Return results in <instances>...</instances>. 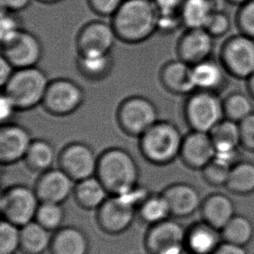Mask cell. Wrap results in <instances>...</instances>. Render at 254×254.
Listing matches in <instances>:
<instances>
[{
  "mask_svg": "<svg viewBox=\"0 0 254 254\" xmlns=\"http://www.w3.org/2000/svg\"><path fill=\"white\" fill-rule=\"evenodd\" d=\"M158 17L154 0H124L110 24L118 40L138 45L157 32Z\"/></svg>",
  "mask_w": 254,
  "mask_h": 254,
  "instance_id": "obj_1",
  "label": "cell"
},
{
  "mask_svg": "<svg viewBox=\"0 0 254 254\" xmlns=\"http://www.w3.org/2000/svg\"><path fill=\"white\" fill-rule=\"evenodd\" d=\"M96 176L110 195H117L139 183L140 170L134 156L122 148H110L99 155Z\"/></svg>",
  "mask_w": 254,
  "mask_h": 254,
  "instance_id": "obj_2",
  "label": "cell"
},
{
  "mask_svg": "<svg viewBox=\"0 0 254 254\" xmlns=\"http://www.w3.org/2000/svg\"><path fill=\"white\" fill-rule=\"evenodd\" d=\"M183 138L175 124L160 120L139 138L140 151L151 164L169 165L180 157Z\"/></svg>",
  "mask_w": 254,
  "mask_h": 254,
  "instance_id": "obj_3",
  "label": "cell"
},
{
  "mask_svg": "<svg viewBox=\"0 0 254 254\" xmlns=\"http://www.w3.org/2000/svg\"><path fill=\"white\" fill-rule=\"evenodd\" d=\"M51 80L38 66L17 69L2 92L10 96L19 111L32 110L42 105Z\"/></svg>",
  "mask_w": 254,
  "mask_h": 254,
  "instance_id": "obj_4",
  "label": "cell"
},
{
  "mask_svg": "<svg viewBox=\"0 0 254 254\" xmlns=\"http://www.w3.org/2000/svg\"><path fill=\"white\" fill-rule=\"evenodd\" d=\"M183 113L191 130L210 133L225 118L223 99L216 93L195 90L186 100Z\"/></svg>",
  "mask_w": 254,
  "mask_h": 254,
  "instance_id": "obj_5",
  "label": "cell"
},
{
  "mask_svg": "<svg viewBox=\"0 0 254 254\" xmlns=\"http://www.w3.org/2000/svg\"><path fill=\"white\" fill-rule=\"evenodd\" d=\"M117 120L124 133L137 138L160 121L155 103L142 96L124 99L117 109Z\"/></svg>",
  "mask_w": 254,
  "mask_h": 254,
  "instance_id": "obj_6",
  "label": "cell"
},
{
  "mask_svg": "<svg viewBox=\"0 0 254 254\" xmlns=\"http://www.w3.org/2000/svg\"><path fill=\"white\" fill-rule=\"evenodd\" d=\"M40 203L35 189L25 185L10 186L0 196L2 219L24 227L34 221Z\"/></svg>",
  "mask_w": 254,
  "mask_h": 254,
  "instance_id": "obj_7",
  "label": "cell"
},
{
  "mask_svg": "<svg viewBox=\"0 0 254 254\" xmlns=\"http://www.w3.org/2000/svg\"><path fill=\"white\" fill-rule=\"evenodd\" d=\"M220 62L227 74L247 80L254 73V39L239 33L227 38L221 45Z\"/></svg>",
  "mask_w": 254,
  "mask_h": 254,
  "instance_id": "obj_8",
  "label": "cell"
},
{
  "mask_svg": "<svg viewBox=\"0 0 254 254\" xmlns=\"http://www.w3.org/2000/svg\"><path fill=\"white\" fill-rule=\"evenodd\" d=\"M84 102L81 86L68 78L51 80L42 107L54 117H68L76 112Z\"/></svg>",
  "mask_w": 254,
  "mask_h": 254,
  "instance_id": "obj_9",
  "label": "cell"
},
{
  "mask_svg": "<svg viewBox=\"0 0 254 254\" xmlns=\"http://www.w3.org/2000/svg\"><path fill=\"white\" fill-rule=\"evenodd\" d=\"M187 228L177 220H164L148 228L144 247L148 254H185Z\"/></svg>",
  "mask_w": 254,
  "mask_h": 254,
  "instance_id": "obj_10",
  "label": "cell"
},
{
  "mask_svg": "<svg viewBox=\"0 0 254 254\" xmlns=\"http://www.w3.org/2000/svg\"><path fill=\"white\" fill-rule=\"evenodd\" d=\"M99 155L89 145L75 141L66 145L58 156V167L75 182L96 175Z\"/></svg>",
  "mask_w": 254,
  "mask_h": 254,
  "instance_id": "obj_11",
  "label": "cell"
},
{
  "mask_svg": "<svg viewBox=\"0 0 254 254\" xmlns=\"http://www.w3.org/2000/svg\"><path fill=\"white\" fill-rule=\"evenodd\" d=\"M118 40L111 24L93 20L80 29L76 39L78 55L110 54Z\"/></svg>",
  "mask_w": 254,
  "mask_h": 254,
  "instance_id": "obj_12",
  "label": "cell"
},
{
  "mask_svg": "<svg viewBox=\"0 0 254 254\" xmlns=\"http://www.w3.org/2000/svg\"><path fill=\"white\" fill-rule=\"evenodd\" d=\"M1 56L16 69L38 66L44 52L39 38L24 29L12 40L1 45Z\"/></svg>",
  "mask_w": 254,
  "mask_h": 254,
  "instance_id": "obj_13",
  "label": "cell"
},
{
  "mask_svg": "<svg viewBox=\"0 0 254 254\" xmlns=\"http://www.w3.org/2000/svg\"><path fill=\"white\" fill-rule=\"evenodd\" d=\"M137 211L123 202L118 197L110 195L96 210V222L103 233L110 235L124 234L130 228Z\"/></svg>",
  "mask_w": 254,
  "mask_h": 254,
  "instance_id": "obj_14",
  "label": "cell"
},
{
  "mask_svg": "<svg viewBox=\"0 0 254 254\" xmlns=\"http://www.w3.org/2000/svg\"><path fill=\"white\" fill-rule=\"evenodd\" d=\"M33 139L26 127L19 124H3L0 128V162L10 166L24 161Z\"/></svg>",
  "mask_w": 254,
  "mask_h": 254,
  "instance_id": "obj_15",
  "label": "cell"
},
{
  "mask_svg": "<svg viewBox=\"0 0 254 254\" xmlns=\"http://www.w3.org/2000/svg\"><path fill=\"white\" fill-rule=\"evenodd\" d=\"M214 48V38L204 29H186L176 45L178 59L189 65L211 59Z\"/></svg>",
  "mask_w": 254,
  "mask_h": 254,
  "instance_id": "obj_16",
  "label": "cell"
},
{
  "mask_svg": "<svg viewBox=\"0 0 254 254\" xmlns=\"http://www.w3.org/2000/svg\"><path fill=\"white\" fill-rule=\"evenodd\" d=\"M75 184L76 182L58 167L40 174L34 189L40 202L64 204L73 195Z\"/></svg>",
  "mask_w": 254,
  "mask_h": 254,
  "instance_id": "obj_17",
  "label": "cell"
},
{
  "mask_svg": "<svg viewBox=\"0 0 254 254\" xmlns=\"http://www.w3.org/2000/svg\"><path fill=\"white\" fill-rule=\"evenodd\" d=\"M215 157V147L209 133L191 130L184 135L180 158L188 168L202 170Z\"/></svg>",
  "mask_w": 254,
  "mask_h": 254,
  "instance_id": "obj_18",
  "label": "cell"
},
{
  "mask_svg": "<svg viewBox=\"0 0 254 254\" xmlns=\"http://www.w3.org/2000/svg\"><path fill=\"white\" fill-rule=\"evenodd\" d=\"M169 203L171 216L185 219L192 216L200 209L203 199L195 187L186 183L176 182L168 186L162 192Z\"/></svg>",
  "mask_w": 254,
  "mask_h": 254,
  "instance_id": "obj_19",
  "label": "cell"
},
{
  "mask_svg": "<svg viewBox=\"0 0 254 254\" xmlns=\"http://www.w3.org/2000/svg\"><path fill=\"white\" fill-rule=\"evenodd\" d=\"M222 242L220 230L204 220L192 224L186 231L185 249L188 254H213Z\"/></svg>",
  "mask_w": 254,
  "mask_h": 254,
  "instance_id": "obj_20",
  "label": "cell"
},
{
  "mask_svg": "<svg viewBox=\"0 0 254 254\" xmlns=\"http://www.w3.org/2000/svg\"><path fill=\"white\" fill-rule=\"evenodd\" d=\"M192 75L195 90L216 93L220 95L227 88L229 76L220 60L211 59L192 66Z\"/></svg>",
  "mask_w": 254,
  "mask_h": 254,
  "instance_id": "obj_21",
  "label": "cell"
},
{
  "mask_svg": "<svg viewBox=\"0 0 254 254\" xmlns=\"http://www.w3.org/2000/svg\"><path fill=\"white\" fill-rule=\"evenodd\" d=\"M160 81L162 86L174 95H190L195 91L192 66L181 59L173 60L162 66Z\"/></svg>",
  "mask_w": 254,
  "mask_h": 254,
  "instance_id": "obj_22",
  "label": "cell"
},
{
  "mask_svg": "<svg viewBox=\"0 0 254 254\" xmlns=\"http://www.w3.org/2000/svg\"><path fill=\"white\" fill-rule=\"evenodd\" d=\"M199 211L202 220L219 230H221L236 214L233 199L221 192L206 196L203 199Z\"/></svg>",
  "mask_w": 254,
  "mask_h": 254,
  "instance_id": "obj_23",
  "label": "cell"
},
{
  "mask_svg": "<svg viewBox=\"0 0 254 254\" xmlns=\"http://www.w3.org/2000/svg\"><path fill=\"white\" fill-rule=\"evenodd\" d=\"M89 251V238L78 227H62L53 233L51 254H88Z\"/></svg>",
  "mask_w": 254,
  "mask_h": 254,
  "instance_id": "obj_24",
  "label": "cell"
},
{
  "mask_svg": "<svg viewBox=\"0 0 254 254\" xmlns=\"http://www.w3.org/2000/svg\"><path fill=\"white\" fill-rule=\"evenodd\" d=\"M110 196V192L96 175L76 182L73 192L76 204L88 211H96Z\"/></svg>",
  "mask_w": 254,
  "mask_h": 254,
  "instance_id": "obj_25",
  "label": "cell"
},
{
  "mask_svg": "<svg viewBox=\"0 0 254 254\" xmlns=\"http://www.w3.org/2000/svg\"><path fill=\"white\" fill-rule=\"evenodd\" d=\"M53 233L36 220L21 227V251L25 254H44L50 251Z\"/></svg>",
  "mask_w": 254,
  "mask_h": 254,
  "instance_id": "obj_26",
  "label": "cell"
},
{
  "mask_svg": "<svg viewBox=\"0 0 254 254\" xmlns=\"http://www.w3.org/2000/svg\"><path fill=\"white\" fill-rule=\"evenodd\" d=\"M58 156L54 146L50 141L33 139L24 161L30 170L42 174L53 168Z\"/></svg>",
  "mask_w": 254,
  "mask_h": 254,
  "instance_id": "obj_27",
  "label": "cell"
},
{
  "mask_svg": "<svg viewBox=\"0 0 254 254\" xmlns=\"http://www.w3.org/2000/svg\"><path fill=\"white\" fill-rule=\"evenodd\" d=\"M214 10V0H184L180 10L183 27L205 28Z\"/></svg>",
  "mask_w": 254,
  "mask_h": 254,
  "instance_id": "obj_28",
  "label": "cell"
},
{
  "mask_svg": "<svg viewBox=\"0 0 254 254\" xmlns=\"http://www.w3.org/2000/svg\"><path fill=\"white\" fill-rule=\"evenodd\" d=\"M113 58L111 53L103 55H78L76 67L80 74L90 81L106 78L112 71Z\"/></svg>",
  "mask_w": 254,
  "mask_h": 254,
  "instance_id": "obj_29",
  "label": "cell"
},
{
  "mask_svg": "<svg viewBox=\"0 0 254 254\" xmlns=\"http://www.w3.org/2000/svg\"><path fill=\"white\" fill-rule=\"evenodd\" d=\"M225 188L238 195H248L254 192V163L239 162L232 167Z\"/></svg>",
  "mask_w": 254,
  "mask_h": 254,
  "instance_id": "obj_30",
  "label": "cell"
},
{
  "mask_svg": "<svg viewBox=\"0 0 254 254\" xmlns=\"http://www.w3.org/2000/svg\"><path fill=\"white\" fill-rule=\"evenodd\" d=\"M220 232L225 242L246 248L254 239V226L248 217L236 213Z\"/></svg>",
  "mask_w": 254,
  "mask_h": 254,
  "instance_id": "obj_31",
  "label": "cell"
},
{
  "mask_svg": "<svg viewBox=\"0 0 254 254\" xmlns=\"http://www.w3.org/2000/svg\"><path fill=\"white\" fill-rule=\"evenodd\" d=\"M137 214L140 220L149 227L169 220L171 216L169 203L162 192L151 193L139 206Z\"/></svg>",
  "mask_w": 254,
  "mask_h": 254,
  "instance_id": "obj_32",
  "label": "cell"
},
{
  "mask_svg": "<svg viewBox=\"0 0 254 254\" xmlns=\"http://www.w3.org/2000/svg\"><path fill=\"white\" fill-rule=\"evenodd\" d=\"M223 109L225 118L238 124L254 113L251 96L241 92L227 95L223 99Z\"/></svg>",
  "mask_w": 254,
  "mask_h": 254,
  "instance_id": "obj_33",
  "label": "cell"
},
{
  "mask_svg": "<svg viewBox=\"0 0 254 254\" xmlns=\"http://www.w3.org/2000/svg\"><path fill=\"white\" fill-rule=\"evenodd\" d=\"M65 219V210L63 204L41 202L38 206L35 220L42 227L54 233L63 227Z\"/></svg>",
  "mask_w": 254,
  "mask_h": 254,
  "instance_id": "obj_34",
  "label": "cell"
},
{
  "mask_svg": "<svg viewBox=\"0 0 254 254\" xmlns=\"http://www.w3.org/2000/svg\"><path fill=\"white\" fill-rule=\"evenodd\" d=\"M21 248V227L7 220L0 223V254H16Z\"/></svg>",
  "mask_w": 254,
  "mask_h": 254,
  "instance_id": "obj_35",
  "label": "cell"
},
{
  "mask_svg": "<svg viewBox=\"0 0 254 254\" xmlns=\"http://www.w3.org/2000/svg\"><path fill=\"white\" fill-rule=\"evenodd\" d=\"M23 30L22 21L20 17L17 16V13L2 9L0 19L1 45L12 40Z\"/></svg>",
  "mask_w": 254,
  "mask_h": 254,
  "instance_id": "obj_36",
  "label": "cell"
},
{
  "mask_svg": "<svg viewBox=\"0 0 254 254\" xmlns=\"http://www.w3.org/2000/svg\"><path fill=\"white\" fill-rule=\"evenodd\" d=\"M231 169L232 167L214 158L201 170L203 179L208 185L213 187H225L230 174Z\"/></svg>",
  "mask_w": 254,
  "mask_h": 254,
  "instance_id": "obj_37",
  "label": "cell"
},
{
  "mask_svg": "<svg viewBox=\"0 0 254 254\" xmlns=\"http://www.w3.org/2000/svg\"><path fill=\"white\" fill-rule=\"evenodd\" d=\"M235 23L239 33L254 39V0H250L239 6Z\"/></svg>",
  "mask_w": 254,
  "mask_h": 254,
  "instance_id": "obj_38",
  "label": "cell"
},
{
  "mask_svg": "<svg viewBox=\"0 0 254 254\" xmlns=\"http://www.w3.org/2000/svg\"><path fill=\"white\" fill-rule=\"evenodd\" d=\"M231 19L227 13L222 10H215L205 26L206 30L213 38L224 37L230 31Z\"/></svg>",
  "mask_w": 254,
  "mask_h": 254,
  "instance_id": "obj_39",
  "label": "cell"
},
{
  "mask_svg": "<svg viewBox=\"0 0 254 254\" xmlns=\"http://www.w3.org/2000/svg\"><path fill=\"white\" fill-rule=\"evenodd\" d=\"M150 194L151 192H148V189L138 183L137 185L134 186L115 196L118 197L127 206H131L137 211L139 206L144 202L145 199Z\"/></svg>",
  "mask_w": 254,
  "mask_h": 254,
  "instance_id": "obj_40",
  "label": "cell"
},
{
  "mask_svg": "<svg viewBox=\"0 0 254 254\" xmlns=\"http://www.w3.org/2000/svg\"><path fill=\"white\" fill-rule=\"evenodd\" d=\"M90 10L100 17H112L124 0H87Z\"/></svg>",
  "mask_w": 254,
  "mask_h": 254,
  "instance_id": "obj_41",
  "label": "cell"
},
{
  "mask_svg": "<svg viewBox=\"0 0 254 254\" xmlns=\"http://www.w3.org/2000/svg\"><path fill=\"white\" fill-rule=\"evenodd\" d=\"M182 17L180 12L173 13H160L159 12L157 32L162 34L169 35L178 31L182 27Z\"/></svg>",
  "mask_w": 254,
  "mask_h": 254,
  "instance_id": "obj_42",
  "label": "cell"
},
{
  "mask_svg": "<svg viewBox=\"0 0 254 254\" xmlns=\"http://www.w3.org/2000/svg\"><path fill=\"white\" fill-rule=\"evenodd\" d=\"M241 147L248 151H254V112L239 123Z\"/></svg>",
  "mask_w": 254,
  "mask_h": 254,
  "instance_id": "obj_43",
  "label": "cell"
},
{
  "mask_svg": "<svg viewBox=\"0 0 254 254\" xmlns=\"http://www.w3.org/2000/svg\"><path fill=\"white\" fill-rule=\"evenodd\" d=\"M17 111L19 110H17L16 104L10 96L2 92L0 98V119L2 124L10 123V121L13 118Z\"/></svg>",
  "mask_w": 254,
  "mask_h": 254,
  "instance_id": "obj_44",
  "label": "cell"
},
{
  "mask_svg": "<svg viewBox=\"0 0 254 254\" xmlns=\"http://www.w3.org/2000/svg\"><path fill=\"white\" fill-rule=\"evenodd\" d=\"M160 13L180 12L184 0H154Z\"/></svg>",
  "mask_w": 254,
  "mask_h": 254,
  "instance_id": "obj_45",
  "label": "cell"
},
{
  "mask_svg": "<svg viewBox=\"0 0 254 254\" xmlns=\"http://www.w3.org/2000/svg\"><path fill=\"white\" fill-rule=\"evenodd\" d=\"M16 71V68L10 64L5 58L1 56L0 59V84L3 88L8 81L13 76L14 72Z\"/></svg>",
  "mask_w": 254,
  "mask_h": 254,
  "instance_id": "obj_46",
  "label": "cell"
},
{
  "mask_svg": "<svg viewBox=\"0 0 254 254\" xmlns=\"http://www.w3.org/2000/svg\"><path fill=\"white\" fill-rule=\"evenodd\" d=\"M32 0H1V7L3 10L12 12H19L31 5Z\"/></svg>",
  "mask_w": 254,
  "mask_h": 254,
  "instance_id": "obj_47",
  "label": "cell"
},
{
  "mask_svg": "<svg viewBox=\"0 0 254 254\" xmlns=\"http://www.w3.org/2000/svg\"><path fill=\"white\" fill-rule=\"evenodd\" d=\"M213 254H248L246 248L223 241Z\"/></svg>",
  "mask_w": 254,
  "mask_h": 254,
  "instance_id": "obj_48",
  "label": "cell"
},
{
  "mask_svg": "<svg viewBox=\"0 0 254 254\" xmlns=\"http://www.w3.org/2000/svg\"><path fill=\"white\" fill-rule=\"evenodd\" d=\"M247 81V89L248 95L251 96L252 99L254 100V73L248 77Z\"/></svg>",
  "mask_w": 254,
  "mask_h": 254,
  "instance_id": "obj_49",
  "label": "cell"
},
{
  "mask_svg": "<svg viewBox=\"0 0 254 254\" xmlns=\"http://www.w3.org/2000/svg\"><path fill=\"white\" fill-rule=\"evenodd\" d=\"M228 3H232V4H234V5H238V6H241L242 4H244V3H247L248 1H250V0H227Z\"/></svg>",
  "mask_w": 254,
  "mask_h": 254,
  "instance_id": "obj_50",
  "label": "cell"
},
{
  "mask_svg": "<svg viewBox=\"0 0 254 254\" xmlns=\"http://www.w3.org/2000/svg\"><path fill=\"white\" fill-rule=\"evenodd\" d=\"M37 1L40 2V3H48V4H51V3H59V2L62 1V0H37Z\"/></svg>",
  "mask_w": 254,
  "mask_h": 254,
  "instance_id": "obj_51",
  "label": "cell"
}]
</instances>
